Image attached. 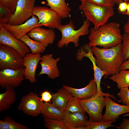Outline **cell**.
Listing matches in <instances>:
<instances>
[{
  "instance_id": "obj_32",
  "label": "cell",
  "mask_w": 129,
  "mask_h": 129,
  "mask_svg": "<svg viewBox=\"0 0 129 129\" xmlns=\"http://www.w3.org/2000/svg\"><path fill=\"white\" fill-rule=\"evenodd\" d=\"M117 95L120 99L118 101L129 107V89L128 87L120 89Z\"/></svg>"
},
{
  "instance_id": "obj_15",
  "label": "cell",
  "mask_w": 129,
  "mask_h": 129,
  "mask_svg": "<svg viewBox=\"0 0 129 129\" xmlns=\"http://www.w3.org/2000/svg\"><path fill=\"white\" fill-rule=\"evenodd\" d=\"M23 58V67L25 68V79L28 80L31 83H33L37 81L36 70L38 63L41 59V53H27Z\"/></svg>"
},
{
  "instance_id": "obj_36",
  "label": "cell",
  "mask_w": 129,
  "mask_h": 129,
  "mask_svg": "<svg viewBox=\"0 0 129 129\" xmlns=\"http://www.w3.org/2000/svg\"><path fill=\"white\" fill-rule=\"evenodd\" d=\"M128 3L125 1H121L119 3L118 8L119 13L121 14H125L127 6Z\"/></svg>"
},
{
  "instance_id": "obj_8",
  "label": "cell",
  "mask_w": 129,
  "mask_h": 129,
  "mask_svg": "<svg viewBox=\"0 0 129 129\" xmlns=\"http://www.w3.org/2000/svg\"><path fill=\"white\" fill-rule=\"evenodd\" d=\"M43 104L37 95L31 91L22 97L18 109L27 115L35 117L41 113Z\"/></svg>"
},
{
  "instance_id": "obj_30",
  "label": "cell",
  "mask_w": 129,
  "mask_h": 129,
  "mask_svg": "<svg viewBox=\"0 0 129 129\" xmlns=\"http://www.w3.org/2000/svg\"><path fill=\"white\" fill-rule=\"evenodd\" d=\"M13 14L9 9L0 4V24H8Z\"/></svg>"
},
{
  "instance_id": "obj_27",
  "label": "cell",
  "mask_w": 129,
  "mask_h": 129,
  "mask_svg": "<svg viewBox=\"0 0 129 129\" xmlns=\"http://www.w3.org/2000/svg\"><path fill=\"white\" fill-rule=\"evenodd\" d=\"M64 111L65 112L70 113L86 112L81 105L79 99L72 96L70 98Z\"/></svg>"
},
{
  "instance_id": "obj_16",
  "label": "cell",
  "mask_w": 129,
  "mask_h": 129,
  "mask_svg": "<svg viewBox=\"0 0 129 129\" xmlns=\"http://www.w3.org/2000/svg\"><path fill=\"white\" fill-rule=\"evenodd\" d=\"M41 27L34 28L27 34L33 40L42 43L47 47L53 43L55 38V32L53 29H46Z\"/></svg>"
},
{
  "instance_id": "obj_40",
  "label": "cell",
  "mask_w": 129,
  "mask_h": 129,
  "mask_svg": "<svg viewBox=\"0 0 129 129\" xmlns=\"http://www.w3.org/2000/svg\"><path fill=\"white\" fill-rule=\"evenodd\" d=\"M74 129H87V128L86 126H81L77 127Z\"/></svg>"
},
{
  "instance_id": "obj_22",
  "label": "cell",
  "mask_w": 129,
  "mask_h": 129,
  "mask_svg": "<svg viewBox=\"0 0 129 129\" xmlns=\"http://www.w3.org/2000/svg\"><path fill=\"white\" fill-rule=\"evenodd\" d=\"M16 94L14 88L9 87L5 91L0 93V112L9 109L15 102Z\"/></svg>"
},
{
  "instance_id": "obj_5",
  "label": "cell",
  "mask_w": 129,
  "mask_h": 129,
  "mask_svg": "<svg viewBox=\"0 0 129 129\" xmlns=\"http://www.w3.org/2000/svg\"><path fill=\"white\" fill-rule=\"evenodd\" d=\"M104 96L97 93L90 98L79 99L82 108L89 116V120L95 122L102 120V112L105 105Z\"/></svg>"
},
{
  "instance_id": "obj_37",
  "label": "cell",
  "mask_w": 129,
  "mask_h": 129,
  "mask_svg": "<svg viewBox=\"0 0 129 129\" xmlns=\"http://www.w3.org/2000/svg\"><path fill=\"white\" fill-rule=\"evenodd\" d=\"M118 129H129V119L126 118L123 119V121L119 126L116 127Z\"/></svg>"
},
{
  "instance_id": "obj_25",
  "label": "cell",
  "mask_w": 129,
  "mask_h": 129,
  "mask_svg": "<svg viewBox=\"0 0 129 129\" xmlns=\"http://www.w3.org/2000/svg\"><path fill=\"white\" fill-rule=\"evenodd\" d=\"M20 40L27 46L33 54L42 53L46 47L42 43L31 39L27 34L22 37Z\"/></svg>"
},
{
  "instance_id": "obj_2",
  "label": "cell",
  "mask_w": 129,
  "mask_h": 129,
  "mask_svg": "<svg viewBox=\"0 0 129 129\" xmlns=\"http://www.w3.org/2000/svg\"><path fill=\"white\" fill-rule=\"evenodd\" d=\"M119 23L112 22L107 23L97 29L94 27L91 28L88 37V44L91 48L98 46L107 48L121 43L122 35Z\"/></svg>"
},
{
  "instance_id": "obj_13",
  "label": "cell",
  "mask_w": 129,
  "mask_h": 129,
  "mask_svg": "<svg viewBox=\"0 0 129 129\" xmlns=\"http://www.w3.org/2000/svg\"><path fill=\"white\" fill-rule=\"evenodd\" d=\"M60 59L59 57L54 59L52 54L42 55L40 63L41 70L38 75L46 74L49 78L52 79L59 77L60 72L57 64Z\"/></svg>"
},
{
  "instance_id": "obj_12",
  "label": "cell",
  "mask_w": 129,
  "mask_h": 129,
  "mask_svg": "<svg viewBox=\"0 0 129 129\" xmlns=\"http://www.w3.org/2000/svg\"><path fill=\"white\" fill-rule=\"evenodd\" d=\"M0 43L9 46L17 51L23 57L31 50L20 39L15 38L0 24Z\"/></svg>"
},
{
  "instance_id": "obj_4",
  "label": "cell",
  "mask_w": 129,
  "mask_h": 129,
  "mask_svg": "<svg viewBox=\"0 0 129 129\" xmlns=\"http://www.w3.org/2000/svg\"><path fill=\"white\" fill-rule=\"evenodd\" d=\"M90 24V22L86 19L81 27L77 30H75L74 25L71 20L68 23L60 24L57 28L62 35L61 39L57 43V47L59 48H62L64 46L67 47L71 42L74 43L75 47H78L80 37L89 33Z\"/></svg>"
},
{
  "instance_id": "obj_14",
  "label": "cell",
  "mask_w": 129,
  "mask_h": 129,
  "mask_svg": "<svg viewBox=\"0 0 129 129\" xmlns=\"http://www.w3.org/2000/svg\"><path fill=\"white\" fill-rule=\"evenodd\" d=\"M106 110L102 121H107L117 119L119 116L129 113V107L121 105L113 101L109 96H105Z\"/></svg>"
},
{
  "instance_id": "obj_42",
  "label": "cell",
  "mask_w": 129,
  "mask_h": 129,
  "mask_svg": "<svg viewBox=\"0 0 129 129\" xmlns=\"http://www.w3.org/2000/svg\"><path fill=\"white\" fill-rule=\"evenodd\" d=\"M120 2L121 1H122V0H123L125 1H129V0H119Z\"/></svg>"
},
{
  "instance_id": "obj_9",
  "label": "cell",
  "mask_w": 129,
  "mask_h": 129,
  "mask_svg": "<svg viewBox=\"0 0 129 129\" xmlns=\"http://www.w3.org/2000/svg\"><path fill=\"white\" fill-rule=\"evenodd\" d=\"M36 0H18L15 11L8 24L17 25L24 23L33 15Z\"/></svg>"
},
{
  "instance_id": "obj_31",
  "label": "cell",
  "mask_w": 129,
  "mask_h": 129,
  "mask_svg": "<svg viewBox=\"0 0 129 129\" xmlns=\"http://www.w3.org/2000/svg\"><path fill=\"white\" fill-rule=\"evenodd\" d=\"M122 54L125 61L129 59V34L124 32L122 35Z\"/></svg>"
},
{
  "instance_id": "obj_41",
  "label": "cell",
  "mask_w": 129,
  "mask_h": 129,
  "mask_svg": "<svg viewBox=\"0 0 129 129\" xmlns=\"http://www.w3.org/2000/svg\"><path fill=\"white\" fill-rule=\"evenodd\" d=\"M125 14L129 16V3H128L127 8Z\"/></svg>"
},
{
  "instance_id": "obj_18",
  "label": "cell",
  "mask_w": 129,
  "mask_h": 129,
  "mask_svg": "<svg viewBox=\"0 0 129 129\" xmlns=\"http://www.w3.org/2000/svg\"><path fill=\"white\" fill-rule=\"evenodd\" d=\"M93 54L92 48H90L83 52L82 56L83 58L85 57L88 58L92 62L94 72V79L97 85V93L105 96H107V94L104 93L102 91L100 83L102 77L104 75H107V73L97 66L96 63V58L93 56Z\"/></svg>"
},
{
  "instance_id": "obj_20",
  "label": "cell",
  "mask_w": 129,
  "mask_h": 129,
  "mask_svg": "<svg viewBox=\"0 0 129 129\" xmlns=\"http://www.w3.org/2000/svg\"><path fill=\"white\" fill-rule=\"evenodd\" d=\"M56 93L53 95L52 103L57 108L64 110L72 95L68 90L63 87L58 89Z\"/></svg>"
},
{
  "instance_id": "obj_39",
  "label": "cell",
  "mask_w": 129,
  "mask_h": 129,
  "mask_svg": "<svg viewBox=\"0 0 129 129\" xmlns=\"http://www.w3.org/2000/svg\"><path fill=\"white\" fill-rule=\"evenodd\" d=\"M123 29L124 33L129 34V19L124 25Z\"/></svg>"
},
{
  "instance_id": "obj_26",
  "label": "cell",
  "mask_w": 129,
  "mask_h": 129,
  "mask_svg": "<svg viewBox=\"0 0 129 129\" xmlns=\"http://www.w3.org/2000/svg\"><path fill=\"white\" fill-rule=\"evenodd\" d=\"M25 125L17 122L9 116H5L3 120H0V129H28Z\"/></svg>"
},
{
  "instance_id": "obj_33",
  "label": "cell",
  "mask_w": 129,
  "mask_h": 129,
  "mask_svg": "<svg viewBox=\"0 0 129 129\" xmlns=\"http://www.w3.org/2000/svg\"><path fill=\"white\" fill-rule=\"evenodd\" d=\"M101 5L113 6L117 3L120 2L119 0H82Z\"/></svg>"
},
{
  "instance_id": "obj_3",
  "label": "cell",
  "mask_w": 129,
  "mask_h": 129,
  "mask_svg": "<svg viewBox=\"0 0 129 129\" xmlns=\"http://www.w3.org/2000/svg\"><path fill=\"white\" fill-rule=\"evenodd\" d=\"M79 8L86 19L92 22L96 29L107 23L114 14L113 7L103 6L80 0Z\"/></svg>"
},
{
  "instance_id": "obj_24",
  "label": "cell",
  "mask_w": 129,
  "mask_h": 129,
  "mask_svg": "<svg viewBox=\"0 0 129 129\" xmlns=\"http://www.w3.org/2000/svg\"><path fill=\"white\" fill-rule=\"evenodd\" d=\"M110 79L116 82L118 89L129 87V70H120L118 73L109 77Z\"/></svg>"
},
{
  "instance_id": "obj_10",
  "label": "cell",
  "mask_w": 129,
  "mask_h": 129,
  "mask_svg": "<svg viewBox=\"0 0 129 129\" xmlns=\"http://www.w3.org/2000/svg\"><path fill=\"white\" fill-rule=\"evenodd\" d=\"M25 68L16 69H6L0 71V86L3 89L18 87L25 79Z\"/></svg>"
},
{
  "instance_id": "obj_29",
  "label": "cell",
  "mask_w": 129,
  "mask_h": 129,
  "mask_svg": "<svg viewBox=\"0 0 129 129\" xmlns=\"http://www.w3.org/2000/svg\"><path fill=\"white\" fill-rule=\"evenodd\" d=\"M117 119L107 121H102L95 122L89 119L86 126L87 129H106L111 127H116V126L113 125L112 124Z\"/></svg>"
},
{
  "instance_id": "obj_38",
  "label": "cell",
  "mask_w": 129,
  "mask_h": 129,
  "mask_svg": "<svg viewBox=\"0 0 129 129\" xmlns=\"http://www.w3.org/2000/svg\"><path fill=\"white\" fill-rule=\"evenodd\" d=\"M129 69V59L124 61L121 64L120 70H127Z\"/></svg>"
},
{
  "instance_id": "obj_1",
  "label": "cell",
  "mask_w": 129,
  "mask_h": 129,
  "mask_svg": "<svg viewBox=\"0 0 129 129\" xmlns=\"http://www.w3.org/2000/svg\"><path fill=\"white\" fill-rule=\"evenodd\" d=\"M96 57L97 66L106 72L107 75H113L120 70L121 66L124 61L122 54V43L107 48L92 47Z\"/></svg>"
},
{
  "instance_id": "obj_28",
  "label": "cell",
  "mask_w": 129,
  "mask_h": 129,
  "mask_svg": "<svg viewBox=\"0 0 129 129\" xmlns=\"http://www.w3.org/2000/svg\"><path fill=\"white\" fill-rule=\"evenodd\" d=\"M44 124L48 129H69L62 120L44 118Z\"/></svg>"
},
{
  "instance_id": "obj_23",
  "label": "cell",
  "mask_w": 129,
  "mask_h": 129,
  "mask_svg": "<svg viewBox=\"0 0 129 129\" xmlns=\"http://www.w3.org/2000/svg\"><path fill=\"white\" fill-rule=\"evenodd\" d=\"M64 111L59 109L50 102L44 103L41 113L44 118L62 120Z\"/></svg>"
},
{
  "instance_id": "obj_21",
  "label": "cell",
  "mask_w": 129,
  "mask_h": 129,
  "mask_svg": "<svg viewBox=\"0 0 129 129\" xmlns=\"http://www.w3.org/2000/svg\"><path fill=\"white\" fill-rule=\"evenodd\" d=\"M46 5L57 12L62 18L68 17L71 9L65 2V0H46Z\"/></svg>"
},
{
  "instance_id": "obj_34",
  "label": "cell",
  "mask_w": 129,
  "mask_h": 129,
  "mask_svg": "<svg viewBox=\"0 0 129 129\" xmlns=\"http://www.w3.org/2000/svg\"><path fill=\"white\" fill-rule=\"evenodd\" d=\"M18 0H0V4L9 9L14 13Z\"/></svg>"
},
{
  "instance_id": "obj_19",
  "label": "cell",
  "mask_w": 129,
  "mask_h": 129,
  "mask_svg": "<svg viewBox=\"0 0 129 129\" xmlns=\"http://www.w3.org/2000/svg\"><path fill=\"white\" fill-rule=\"evenodd\" d=\"M69 129H74L81 126H86L88 120L85 113L80 112L70 113L65 112L62 120Z\"/></svg>"
},
{
  "instance_id": "obj_7",
  "label": "cell",
  "mask_w": 129,
  "mask_h": 129,
  "mask_svg": "<svg viewBox=\"0 0 129 129\" xmlns=\"http://www.w3.org/2000/svg\"><path fill=\"white\" fill-rule=\"evenodd\" d=\"M32 14L38 17L39 23L42 26L49 29H57L61 24L62 18L57 12L50 8L35 6Z\"/></svg>"
},
{
  "instance_id": "obj_17",
  "label": "cell",
  "mask_w": 129,
  "mask_h": 129,
  "mask_svg": "<svg viewBox=\"0 0 129 129\" xmlns=\"http://www.w3.org/2000/svg\"><path fill=\"white\" fill-rule=\"evenodd\" d=\"M63 87L70 92L72 96L79 99L90 98L97 93V84L94 79L91 80L86 86L81 88H75L65 85Z\"/></svg>"
},
{
  "instance_id": "obj_11",
  "label": "cell",
  "mask_w": 129,
  "mask_h": 129,
  "mask_svg": "<svg viewBox=\"0 0 129 129\" xmlns=\"http://www.w3.org/2000/svg\"><path fill=\"white\" fill-rule=\"evenodd\" d=\"M2 24L12 36L18 39H20L34 28L42 26L39 23L38 17L33 15L31 18L22 24L17 25L8 24Z\"/></svg>"
},
{
  "instance_id": "obj_6",
  "label": "cell",
  "mask_w": 129,
  "mask_h": 129,
  "mask_svg": "<svg viewBox=\"0 0 129 129\" xmlns=\"http://www.w3.org/2000/svg\"><path fill=\"white\" fill-rule=\"evenodd\" d=\"M23 66V57L16 50L0 43V70L16 69Z\"/></svg>"
},
{
  "instance_id": "obj_35",
  "label": "cell",
  "mask_w": 129,
  "mask_h": 129,
  "mask_svg": "<svg viewBox=\"0 0 129 129\" xmlns=\"http://www.w3.org/2000/svg\"><path fill=\"white\" fill-rule=\"evenodd\" d=\"M39 97L40 100L42 102H50L52 101L53 95H52L50 92L47 90H45L41 92Z\"/></svg>"
}]
</instances>
